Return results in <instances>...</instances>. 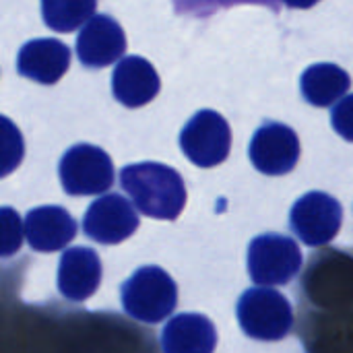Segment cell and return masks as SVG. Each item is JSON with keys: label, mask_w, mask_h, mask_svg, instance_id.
<instances>
[{"label": "cell", "mask_w": 353, "mask_h": 353, "mask_svg": "<svg viewBox=\"0 0 353 353\" xmlns=\"http://www.w3.org/2000/svg\"><path fill=\"white\" fill-rule=\"evenodd\" d=\"M120 184L137 209L155 219H176L186 205V188L180 174L163 163L143 161L122 168Z\"/></svg>", "instance_id": "1"}, {"label": "cell", "mask_w": 353, "mask_h": 353, "mask_svg": "<svg viewBox=\"0 0 353 353\" xmlns=\"http://www.w3.org/2000/svg\"><path fill=\"white\" fill-rule=\"evenodd\" d=\"M217 331L203 314H178L161 331L163 353H213Z\"/></svg>", "instance_id": "15"}, {"label": "cell", "mask_w": 353, "mask_h": 353, "mask_svg": "<svg viewBox=\"0 0 353 353\" xmlns=\"http://www.w3.org/2000/svg\"><path fill=\"white\" fill-rule=\"evenodd\" d=\"M0 219H2V248H0V252H2V256H12L21 248L25 225H21L19 215L10 207H2Z\"/></svg>", "instance_id": "19"}, {"label": "cell", "mask_w": 353, "mask_h": 353, "mask_svg": "<svg viewBox=\"0 0 353 353\" xmlns=\"http://www.w3.org/2000/svg\"><path fill=\"white\" fill-rule=\"evenodd\" d=\"M58 174L64 192L72 196L101 194L114 184V163L110 155L89 143L70 147L60 159Z\"/></svg>", "instance_id": "4"}, {"label": "cell", "mask_w": 353, "mask_h": 353, "mask_svg": "<svg viewBox=\"0 0 353 353\" xmlns=\"http://www.w3.org/2000/svg\"><path fill=\"white\" fill-rule=\"evenodd\" d=\"M298 244L281 234L256 236L248 246V271L256 285H285L302 269Z\"/></svg>", "instance_id": "5"}, {"label": "cell", "mask_w": 353, "mask_h": 353, "mask_svg": "<svg viewBox=\"0 0 353 353\" xmlns=\"http://www.w3.org/2000/svg\"><path fill=\"white\" fill-rule=\"evenodd\" d=\"M316 2H321V0H283V4H288L292 8H310Z\"/></svg>", "instance_id": "21"}, {"label": "cell", "mask_w": 353, "mask_h": 353, "mask_svg": "<svg viewBox=\"0 0 353 353\" xmlns=\"http://www.w3.org/2000/svg\"><path fill=\"white\" fill-rule=\"evenodd\" d=\"M120 298L128 316L139 323L157 325L174 312L178 288L161 267H141L122 283Z\"/></svg>", "instance_id": "2"}, {"label": "cell", "mask_w": 353, "mask_h": 353, "mask_svg": "<svg viewBox=\"0 0 353 353\" xmlns=\"http://www.w3.org/2000/svg\"><path fill=\"white\" fill-rule=\"evenodd\" d=\"M23 159V137L8 118H2V176L10 174Z\"/></svg>", "instance_id": "18"}, {"label": "cell", "mask_w": 353, "mask_h": 353, "mask_svg": "<svg viewBox=\"0 0 353 353\" xmlns=\"http://www.w3.org/2000/svg\"><path fill=\"white\" fill-rule=\"evenodd\" d=\"M157 70L143 56L122 58L112 72V93L126 108H141L159 93Z\"/></svg>", "instance_id": "13"}, {"label": "cell", "mask_w": 353, "mask_h": 353, "mask_svg": "<svg viewBox=\"0 0 353 353\" xmlns=\"http://www.w3.org/2000/svg\"><path fill=\"white\" fill-rule=\"evenodd\" d=\"M139 228V215L130 201L120 194H105L93 201L83 219V232L99 244H118Z\"/></svg>", "instance_id": "9"}, {"label": "cell", "mask_w": 353, "mask_h": 353, "mask_svg": "<svg viewBox=\"0 0 353 353\" xmlns=\"http://www.w3.org/2000/svg\"><path fill=\"white\" fill-rule=\"evenodd\" d=\"M97 0H41L43 23L58 33H70L95 17Z\"/></svg>", "instance_id": "17"}, {"label": "cell", "mask_w": 353, "mask_h": 353, "mask_svg": "<svg viewBox=\"0 0 353 353\" xmlns=\"http://www.w3.org/2000/svg\"><path fill=\"white\" fill-rule=\"evenodd\" d=\"M101 283V261L93 248L64 250L58 265V290L70 302L89 300Z\"/></svg>", "instance_id": "12"}, {"label": "cell", "mask_w": 353, "mask_h": 353, "mask_svg": "<svg viewBox=\"0 0 353 353\" xmlns=\"http://www.w3.org/2000/svg\"><path fill=\"white\" fill-rule=\"evenodd\" d=\"M184 155L199 168H213L228 159L232 149V128L215 110L196 112L180 132Z\"/></svg>", "instance_id": "6"}, {"label": "cell", "mask_w": 353, "mask_h": 353, "mask_svg": "<svg viewBox=\"0 0 353 353\" xmlns=\"http://www.w3.org/2000/svg\"><path fill=\"white\" fill-rule=\"evenodd\" d=\"M350 87H352L350 74L341 66L331 62H319L308 66L300 79V89L304 99L316 108L333 105L350 91Z\"/></svg>", "instance_id": "16"}, {"label": "cell", "mask_w": 353, "mask_h": 353, "mask_svg": "<svg viewBox=\"0 0 353 353\" xmlns=\"http://www.w3.org/2000/svg\"><path fill=\"white\" fill-rule=\"evenodd\" d=\"M236 314L242 331L259 341H279L294 327L290 300L273 288L246 290L238 300Z\"/></svg>", "instance_id": "3"}, {"label": "cell", "mask_w": 353, "mask_h": 353, "mask_svg": "<svg viewBox=\"0 0 353 353\" xmlns=\"http://www.w3.org/2000/svg\"><path fill=\"white\" fill-rule=\"evenodd\" d=\"M252 165L267 176H281L296 168L300 159V139L294 128L281 122H265L250 141Z\"/></svg>", "instance_id": "8"}, {"label": "cell", "mask_w": 353, "mask_h": 353, "mask_svg": "<svg viewBox=\"0 0 353 353\" xmlns=\"http://www.w3.org/2000/svg\"><path fill=\"white\" fill-rule=\"evenodd\" d=\"M124 52L126 35L120 23L108 14L91 17L77 37V56L87 68H105L116 64Z\"/></svg>", "instance_id": "10"}, {"label": "cell", "mask_w": 353, "mask_h": 353, "mask_svg": "<svg viewBox=\"0 0 353 353\" xmlns=\"http://www.w3.org/2000/svg\"><path fill=\"white\" fill-rule=\"evenodd\" d=\"M70 66V50L60 39L39 37L23 43L17 56V72L41 85L58 83Z\"/></svg>", "instance_id": "11"}, {"label": "cell", "mask_w": 353, "mask_h": 353, "mask_svg": "<svg viewBox=\"0 0 353 353\" xmlns=\"http://www.w3.org/2000/svg\"><path fill=\"white\" fill-rule=\"evenodd\" d=\"M341 205L327 192H308L296 201L290 213L294 234L308 246H325L341 230Z\"/></svg>", "instance_id": "7"}, {"label": "cell", "mask_w": 353, "mask_h": 353, "mask_svg": "<svg viewBox=\"0 0 353 353\" xmlns=\"http://www.w3.org/2000/svg\"><path fill=\"white\" fill-rule=\"evenodd\" d=\"M331 124L339 137L353 143V93L343 97L331 112Z\"/></svg>", "instance_id": "20"}, {"label": "cell", "mask_w": 353, "mask_h": 353, "mask_svg": "<svg viewBox=\"0 0 353 353\" xmlns=\"http://www.w3.org/2000/svg\"><path fill=\"white\" fill-rule=\"evenodd\" d=\"M25 238L37 252L62 250L77 234V223L70 213L56 205L37 207L25 217Z\"/></svg>", "instance_id": "14"}]
</instances>
